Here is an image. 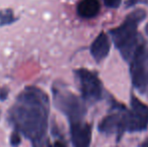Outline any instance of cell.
Returning a JSON list of instances; mask_svg holds the SVG:
<instances>
[{"mask_svg": "<svg viewBox=\"0 0 148 147\" xmlns=\"http://www.w3.org/2000/svg\"><path fill=\"white\" fill-rule=\"evenodd\" d=\"M144 93H146V94L148 95V83H147V86H146V89H145Z\"/></svg>", "mask_w": 148, "mask_h": 147, "instance_id": "9a60e30c", "label": "cell"}, {"mask_svg": "<svg viewBox=\"0 0 148 147\" xmlns=\"http://www.w3.org/2000/svg\"><path fill=\"white\" fill-rule=\"evenodd\" d=\"M136 2H138V0H129L128 5H129V6H130V5H133V4H135Z\"/></svg>", "mask_w": 148, "mask_h": 147, "instance_id": "7c38bea8", "label": "cell"}, {"mask_svg": "<svg viewBox=\"0 0 148 147\" xmlns=\"http://www.w3.org/2000/svg\"><path fill=\"white\" fill-rule=\"evenodd\" d=\"M146 17V11L142 8L135 9L125 17L124 21L116 28L110 30L116 47L126 61L132 59L137 49L144 44L138 32V25Z\"/></svg>", "mask_w": 148, "mask_h": 147, "instance_id": "7a4b0ae2", "label": "cell"}, {"mask_svg": "<svg viewBox=\"0 0 148 147\" xmlns=\"http://www.w3.org/2000/svg\"><path fill=\"white\" fill-rule=\"evenodd\" d=\"M110 49H111V43L109 37L105 32H101L92 42L90 51L96 61L101 62L109 55Z\"/></svg>", "mask_w": 148, "mask_h": 147, "instance_id": "ba28073f", "label": "cell"}, {"mask_svg": "<svg viewBox=\"0 0 148 147\" xmlns=\"http://www.w3.org/2000/svg\"><path fill=\"white\" fill-rule=\"evenodd\" d=\"M71 136L75 147H89L92 138V127L84 121L72 123Z\"/></svg>", "mask_w": 148, "mask_h": 147, "instance_id": "52a82bcc", "label": "cell"}, {"mask_svg": "<svg viewBox=\"0 0 148 147\" xmlns=\"http://www.w3.org/2000/svg\"><path fill=\"white\" fill-rule=\"evenodd\" d=\"M56 105L70 120V123L81 122L84 119L86 109L81 100L66 91H56Z\"/></svg>", "mask_w": 148, "mask_h": 147, "instance_id": "3957f363", "label": "cell"}, {"mask_svg": "<svg viewBox=\"0 0 148 147\" xmlns=\"http://www.w3.org/2000/svg\"><path fill=\"white\" fill-rule=\"evenodd\" d=\"M99 130L102 133L112 135V134H122L126 131V118L124 113H114L106 116L99 125Z\"/></svg>", "mask_w": 148, "mask_h": 147, "instance_id": "8992f818", "label": "cell"}, {"mask_svg": "<svg viewBox=\"0 0 148 147\" xmlns=\"http://www.w3.org/2000/svg\"><path fill=\"white\" fill-rule=\"evenodd\" d=\"M105 5L109 8H118L121 5L122 0H103Z\"/></svg>", "mask_w": 148, "mask_h": 147, "instance_id": "30bf717a", "label": "cell"}, {"mask_svg": "<svg viewBox=\"0 0 148 147\" xmlns=\"http://www.w3.org/2000/svg\"><path fill=\"white\" fill-rule=\"evenodd\" d=\"M141 147H148V138L145 140L144 142H143L142 144H141Z\"/></svg>", "mask_w": 148, "mask_h": 147, "instance_id": "8fae6325", "label": "cell"}, {"mask_svg": "<svg viewBox=\"0 0 148 147\" xmlns=\"http://www.w3.org/2000/svg\"><path fill=\"white\" fill-rule=\"evenodd\" d=\"M147 51L142 44L130 59V73L132 83L136 89L144 93L148 83Z\"/></svg>", "mask_w": 148, "mask_h": 147, "instance_id": "5b68a950", "label": "cell"}, {"mask_svg": "<svg viewBox=\"0 0 148 147\" xmlns=\"http://www.w3.org/2000/svg\"><path fill=\"white\" fill-rule=\"evenodd\" d=\"M55 147H64V145L62 143H60V142H56Z\"/></svg>", "mask_w": 148, "mask_h": 147, "instance_id": "4fadbf2b", "label": "cell"}, {"mask_svg": "<svg viewBox=\"0 0 148 147\" xmlns=\"http://www.w3.org/2000/svg\"><path fill=\"white\" fill-rule=\"evenodd\" d=\"M101 5L99 0H81L77 6L79 16L85 19H91L99 14Z\"/></svg>", "mask_w": 148, "mask_h": 147, "instance_id": "9c48e42d", "label": "cell"}, {"mask_svg": "<svg viewBox=\"0 0 148 147\" xmlns=\"http://www.w3.org/2000/svg\"><path fill=\"white\" fill-rule=\"evenodd\" d=\"M47 98L40 91L28 89L13 106L11 118L24 135L40 141L47 126Z\"/></svg>", "mask_w": 148, "mask_h": 147, "instance_id": "6da1fadb", "label": "cell"}, {"mask_svg": "<svg viewBox=\"0 0 148 147\" xmlns=\"http://www.w3.org/2000/svg\"><path fill=\"white\" fill-rule=\"evenodd\" d=\"M76 74L80 82L84 100L90 103H96L101 100L103 97V86L97 75L86 69L78 70Z\"/></svg>", "mask_w": 148, "mask_h": 147, "instance_id": "277c9868", "label": "cell"}, {"mask_svg": "<svg viewBox=\"0 0 148 147\" xmlns=\"http://www.w3.org/2000/svg\"><path fill=\"white\" fill-rule=\"evenodd\" d=\"M145 31H146L147 36H148V23L146 24V26H145Z\"/></svg>", "mask_w": 148, "mask_h": 147, "instance_id": "5bb4252c", "label": "cell"}]
</instances>
